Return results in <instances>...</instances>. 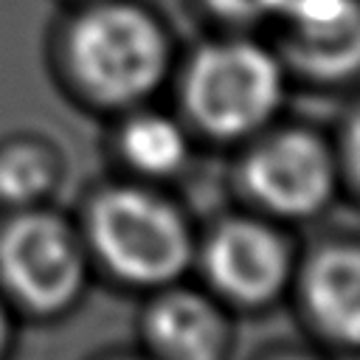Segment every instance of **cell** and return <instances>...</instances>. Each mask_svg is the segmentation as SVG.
Returning a JSON list of instances; mask_svg holds the SVG:
<instances>
[{"label":"cell","mask_w":360,"mask_h":360,"mask_svg":"<svg viewBox=\"0 0 360 360\" xmlns=\"http://www.w3.org/2000/svg\"><path fill=\"white\" fill-rule=\"evenodd\" d=\"M70 59L79 79L107 101L146 96L166 65L158 25L129 6H101L84 14L70 34Z\"/></svg>","instance_id":"6da1fadb"},{"label":"cell","mask_w":360,"mask_h":360,"mask_svg":"<svg viewBox=\"0 0 360 360\" xmlns=\"http://www.w3.org/2000/svg\"><path fill=\"white\" fill-rule=\"evenodd\" d=\"M149 335L169 360H219L225 343L214 307L188 292H172L155 304Z\"/></svg>","instance_id":"9c48e42d"},{"label":"cell","mask_w":360,"mask_h":360,"mask_svg":"<svg viewBox=\"0 0 360 360\" xmlns=\"http://www.w3.org/2000/svg\"><path fill=\"white\" fill-rule=\"evenodd\" d=\"M248 188L278 214H309L332 191V163L321 141L284 132L262 143L245 169Z\"/></svg>","instance_id":"5b68a950"},{"label":"cell","mask_w":360,"mask_h":360,"mask_svg":"<svg viewBox=\"0 0 360 360\" xmlns=\"http://www.w3.org/2000/svg\"><path fill=\"white\" fill-rule=\"evenodd\" d=\"M281 73L267 51L248 42L205 48L186 79V101L200 127L239 135L259 127L278 104Z\"/></svg>","instance_id":"3957f363"},{"label":"cell","mask_w":360,"mask_h":360,"mask_svg":"<svg viewBox=\"0 0 360 360\" xmlns=\"http://www.w3.org/2000/svg\"><path fill=\"white\" fill-rule=\"evenodd\" d=\"M82 276L79 242L62 219L25 214L0 233V278L31 309H62L79 292Z\"/></svg>","instance_id":"277c9868"},{"label":"cell","mask_w":360,"mask_h":360,"mask_svg":"<svg viewBox=\"0 0 360 360\" xmlns=\"http://www.w3.org/2000/svg\"><path fill=\"white\" fill-rule=\"evenodd\" d=\"M124 155L146 174H169L186 158V138L169 118L141 115L124 132Z\"/></svg>","instance_id":"30bf717a"},{"label":"cell","mask_w":360,"mask_h":360,"mask_svg":"<svg viewBox=\"0 0 360 360\" xmlns=\"http://www.w3.org/2000/svg\"><path fill=\"white\" fill-rule=\"evenodd\" d=\"M349 155H352V166H354V172L360 177V115H357V121H354V127L349 132Z\"/></svg>","instance_id":"4fadbf2b"},{"label":"cell","mask_w":360,"mask_h":360,"mask_svg":"<svg viewBox=\"0 0 360 360\" xmlns=\"http://www.w3.org/2000/svg\"><path fill=\"white\" fill-rule=\"evenodd\" d=\"M3 346H6V315L0 309V354H3Z\"/></svg>","instance_id":"5bb4252c"},{"label":"cell","mask_w":360,"mask_h":360,"mask_svg":"<svg viewBox=\"0 0 360 360\" xmlns=\"http://www.w3.org/2000/svg\"><path fill=\"white\" fill-rule=\"evenodd\" d=\"M208 276L236 301H267L287 276L281 239L256 222H231L217 231L205 253Z\"/></svg>","instance_id":"52a82bcc"},{"label":"cell","mask_w":360,"mask_h":360,"mask_svg":"<svg viewBox=\"0 0 360 360\" xmlns=\"http://www.w3.org/2000/svg\"><path fill=\"white\" fill-rule=\"evenodd\" d=\"M51 186V166L39 149L17 146L0 155V197L28 202Z\"/></svg>","instance_id":"8fae6325"},{"label":"cell","mask_w":360,"mask_h":360,"mask_svg":"<svg viewBox=\"0 0 360 360\" xmlns=\"http://www.w3.org/2000/svg\"><path fill=\"white\" fill-rule=\"evenodd\" d=\"M219 14L248 20V17H262V14H276L281 0H208Z\"/></svg>","instance_id":"7c38bea8"},{"label":"cell","mask_w":360,"mask_h":360,"mask_svg":"<svg viewBox=\"0 0 360 360\" xmlns=\"http://www.w3.org/2000/svg\"><path fill=\"white\" fill-rule=\"evenodd\" d=\"M307 301L315 321L346 343H360V250L321 253L307 273Z\"/></svg>","instance_id":"ba28073f"},{"label":"cell","mask_w":360,"mask_h":360,"mask_svg":"<svg viewBox=\"0 0 360 360\" xmlns=\"http://www.w3.org/2000/svg\"><path fill=\"white\" fill-rule=\"evenodd\" d=\"M290 56L321 76H346L360 68L357 0H281L276 8Z\"/></svg>","instance_id":"8992f818"},{"label":"cell","mask_w":360,"mask_h":360,"mask_svg":"<svg viewBox=\"0 0 360 360\" xmlns=\"http://www.w3.org/2000/svg\"><path fill=\"white\" fill-rule=\"evenodd\" d=\"M90 236L101 259L129 281L160 284L188 262V236L180 217L160 200L115 188L96 200Z\"/></svg>","instance_id":"7a4b0ae2"}]
</instances>
